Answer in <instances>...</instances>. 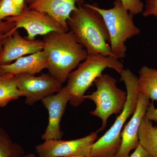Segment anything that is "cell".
Returning <instances> with one entry per match:
<instances>
[{
    "label": "cell",
    "instance_id": "6da1fadb",
    "mask_svg": "<svg viewBox=\"0 0 157 157\" xmlns=\"http://www.w3.org/2000/svg\"><path fill=\"white\" fill-rule=\"evenodd\" d=\"M67 23L69 31L85 48L88 56L101 54L116 57L110 49V37L107 25L98 11L86 4L77 5Z\"/></svg>",
    "mask_w": 157,
    "mask_h": 157
},
{
    "label": "cell",
    "instance_id": "7a4b0ae2",
    "mask_svg": "<svg viewBox=\"0 0 157 157\" xmlns=\"http://www.w3.org/2000/svg\"><path fill=\"white\" fill-rule=\"evenodd\" d=\"M42 40L48 73L63 84L69 74L87 58V52L70 31L51 32L44 36Z\"/></svg>",
    "mask_w": 157,
    "mask_h": 157
},
{
    "label": "cell",
    "instance_id": "3957f363",
    "mask_svg": "<svg viewBox=\"0 0 157 157\" xmlns=\"http://www.w3.org/2000/svg\"><path fill=\"white\" fill-rule=\"evenodd\" d=\"M120 75L121 80L124 82L126 88V102L111 128L93 144L90 157L115 156L120 147L123 127L136 109L140 91L138 77L129 69H124Z\"/></svg>",
    "mask_w": 157,
    "mask_h": 157
},
{
    "label": "cell",
    "instance_id": "277c9868",
    "mask_svg": "<svg viewBox=\"0 0 157 157\" xmlns=\"http://www.w3.org/2000/svg\"><path fill=\"white\" fill-rule=\"evenodd\" d=\"M107 68L113 69L120 74L124 66L119 59L113 57L101 54L88 56L77 69L68 76L64 88L70 96V105L77 107L84 101L86 92Z\"/></svg>",
    "mask_w": 157,
    "mask_h": 157
},
{
    "label": "cell",
    "instance_id": "5b68a950",
    "mask_svg": "<svg viewBox=\"0 0 157 157\" xmlns=\"http://www.w3.org/2000/svg\"><path fill=\"white\" fill-rule=\"evenodd\" d=\"M86 4L98 11L104 18L109 33L112 53L119 59L124 58L127 52L126 42L140 33L134 22V15L125 8L120 0H115L113 7L108 9H101L96 3Z\"/></svg>",
    "mask_w": 157,
    "mask_h": 157
},
{
    "label": "cell",
    "instance_id": "8992f818",
    "mask_svg": "<svg viewBox=\"0 0 157 157\" xmlns=\"http://www.w3.org/2000/svg\"><path fill=\"white\" fill-rule=\"evenodd\" d=\"M94 82L97 90L84 97L96 104V109L90 113L102 121L101 126L97 131L99 133L106 128L110 116L120 114L126 102L127 95V92L117 87V80L109 74H101Z\"/></svg>",
    "mask_w": 157,
    "mask_h": 157
},
{
    "label": "cell",
    "instance_id": "52a82bcc",
    "mask_svg": "<svg viewBox=\"0 0 157 157\" xmlns=\"http://www.w3.org/2000/svg\"><path fill=\"white\" fill-rule=\"evenodd\" d=\"M5 20L15 23L12 33L18 29H24L28 34L26 39L29 40H35L37 36H45L51 32H67L49 14L30 9L27 5L21 14L6 17Z\"/></svg>",
    "mask_w": 157,
    "mask_h": 157
},
{
    "label": "cell",
    "instance_id": "ba28073f",
    "mask_svg": "<svg viewBox=\"0 0 157 157\" xmlns=\"http://www.w3.org/2000/svg\"><path fill=\"white\" fill-rule=\"evenodd\" d=\"M98 134L92 132L75 140H45L36 146V152L39 157H90L91 147L98 140Z\"/></svg>",
    "mask_w": 157,
    "mask_h": 157
},
{
    "label": "cell",
    "instance_id": "9c48e42d",
    "mask_svg": "<svg viewBox=\"0 0 157 157\" xmlns=\"http://www.w3.org/2000/svg\"><path fill=\"white\" fill-rule=\"evenodd\" d=\"M17 88L25 97V104L33 105L48 96L59 92L62 84L50 74L39 76L27 73L15 75Z\"/></svg>",
    "mask_w": 157,
    "mask_h": 157
},
{
    "label": "cell",
    "instance_id": "30bf717a",
    "mask_svg": "<svg viewBox=\"0 0 157 157\" xmlns=\"http://www.w3.org/2000/svg\"><path fill=\"white\" fill-rule=\"evenodd\" d=\"M150 103V99L140 91L136 109L132 118L126 124L122 131L120 147L114 157H129L132 150L135 149L140 144L138 129Z\"/></svg>",
    "mask_w": 157,
    "mask_h": 157
},
{
    "label": "cell",
    "instance_id": "8fae6325",
    "mask_svg": "<svg viewBox=\"0 0 157 157\" xmlns=\"http://www.w3.org/2000/svg\"><path fill=\"white\" fill-rule=\"evenodd\" d=\"M69 101L70 96L64 87L56 94L42 100L48 113V126L41 137L43 140H58L63 137V133L61 130L60 124Z\"/></svg>",
    "mask_w": 157,
    "mask_h": 157
},
{
    "label": "cell",
    "instance_id": "7c38bea8",
    "mask_svg": "<svg viewBox=\"0 0 157 157\" xmlns=\"http://www.w3.org/2000/svg\"><path fill=\"white\" fill-rule=\"evenodd\" d=\"M43 40H29L21 37L16 30L4 39L0 53V65L11 64L24 56L43 50Z\"/></svg>",
    "mask_w": 157,
    "mask_h": 157
},
{
    "label": "cell",
    "instance_id": "4fadbf2b",
    "mask_svg": "<svg viewBox=\"0 0 157 157\" xmlns=\"http://www.w3.org/2000/svg\"><path fill=\"white\" fill-rule=\"evenodd\" d=\"M85 0H38L29 5L30 9L45 12L59 22L67 32V21L78 5L85 4Z\"/></svg>",
    "mask_w": 157,
    "mask_h": 157
},
{
    "label": "cell",
    "instance_id": "5bb4252c",
    "mask_svg": "<svg viewBox=\"0 0 157 157\" xmlns=\"http://www.w3.org/2000/svg\"><path fill=\"white\" fill-rule=\"evenodd\" d=\"M1 66L6 74L15 76L20 73H27L35 75L47 69L48 62L46 54L42 50L27 56L21 57L9 64Z\"/></svg>",
    "mask_w": 157,
    "mask_h": 157
},
{
    "label": "cell",
    "instance_id": "9a60e30c",
    "mask_svg": "<svg viewBox=\"0 0 157 157\" xmlns=\"http://www.w3.org/2000/svg\"><path fill=\"white\" fill-rule=\"evenodd\" d=\"M138 135L140 145L151 157H157V127L145 115L140 123Z\"/></svg>",
    "mask_w": 157,
    "mask_h": 157
},
{
    "label": "cell",
    "instance_id": "2e32d148",
    "mask_svg": "<svg viewBox=\"0 0 157 157\" xmlns=\"http://www.w3.org/2000/svg\"><path fill=\"white\" fill-rule=\"evenodd\" d=\"M138 81L140 91L152 102H157V69L142 66L139 71Z\"/></svg>",
    "mask_w": 157,
    "mask_h": 157
},
{
    "label": "cell",
    "instance_id": "e0dca14e",
    "mask_svg": "<svg viewBox=\"0 0 157 157\" xmlns=\"http://www.w3.org/2000/svg\"><path fill=\"white\" fill-rule=\"evenodd\" d=\"M17 88L15 75L5 74L0 76V107H4L9 102L23 97Z\"/></svg>",
    "mask_w": 157,
    "mask_h": 157
},
{
    "label": "cell",
    "instance_id": "ac0fdd59",
    "mask_svg": "<svg viewBox=\"0 0 157 157\" xmlns=\"http://www.w3.org/2000/svg\"><path fill=\"white\" fill-rule=\"evenodd\" d=\"M25 154L24 147L14 142L0 126V157H21Z\"/></svg>",
    "mask_w": 157,
    "mask_h": 157
},
{
    "label": "cell",
    "instance_id": "d6986e66",
    "mask_svg": "<svg viewBox=\"0 0 157 157\" xmlns=\"http://www.w3.org/2000/svg\"><path fill=\"white\" fill-rule=\"evenodd\" d=\"M23 10L16 6L12 0H1L0 2V20H5L6 17L20 15Z\"/></svg>",
    "mask_w": 157,
    "mask_h": 157
},
{
    "label": "cell",
    "instance_id": "ffe728a7",
    "mask_svg": "<svg viewBox=\"0 0 157 157\" xmlns=\"http://www.w3.org/2000/svg\"><path fill=\"white\" fill-rule=\"evenodd\" d=\"M126 9L133 15L143 12L144 4L142 0H120Z\"/></svg>",
    "mask_w": 157,
    "mask_h": 157
},
{
    "label": "cell",
    "instance_id": "44dd1931",
    "mask_svg": "<svg viewBox=\"0 0 157 157\" xmlns=\"http://www.w3.org/2000/svg\"><path fill=\"white\" fill-rule=\"evenodd\" d=\"M15 27V24L14 22L0 20V53L2 49L4 39L11 35Z\"/></svg>",
    "mask_w": 157,
    "mask_h": 157
},
{
    "label": "cell",
    "instance_id": "7402d4cb",
    "mask_svg": "<svg viewBox=\"0 0 157 157\" xmlns=\"http://www.w3.org/2000/svg\"><path fill=\"white\" fill-rule=\"evenodd\" d=\"M142 15L145 17L157 16V0H144Z\"/></svg>",
    "mask_w": 157,
    "mask_h": 157
},
{
    "label": "cell",
    "instance_id": "603a6c76",
    "mask_svg": "<svg viewBox=\"0 0 157 157\" xmlns=\"http://www.w3.org/2000/svg\"><path fill=\"white\" fill-rule=\"evenodd\" d=\"M145 116L151 121H153L157 123V108L155 107L153 102L150 103L147 109Z\"/></svg>",
    "mask_w": 157,
    "mask_h": 157
},
{
    "label": "cell",
    "instance_id": "cb8c5ba5",
    "mask_svg": "<svg viewBox=\"0 0 157 157\" xmlns=\"http://www.w3.org/2000/svg\"><path fill=\"white\" fill-rule=\"evenodd\" d=\"M129 157H151V156L139 144Z\"/></svg>",
    "mask_w": 157,
    "mask_h": 157
},
{
    "label": "cell",
    "instance_id": "d4e9b609",
    "mask_svg": "<svg viewBox=\"0 0 157 157\" xmlns=\"http://www.w3.org/2000/svg\"><path fill=\"white\" fill-rule=\"evenodd\" d=\"M14 4L20 9L24 10L26 4L25 0H12Z\"/></svg>",
    "mask_w": 157,
    "mask_h": 157
},
{
    "label": "cell",
    "instance_id": "484cf974",
    "mask_svg": "<svg viewBox=\"0 0 157 157\" xmlns=\"http://www.w3.org/2000/svg\"><path fill=\"white\" fill-rule=\"evenodd\" d=\"M21 157H36L34 154L29 153L27 154H25Z\"/></svg>",
    "mask_w": 157,
    "mask_h": 157
},
{
    "label": "cell",
    "instance_id": "4316f807",
    "mask_svg": "<svg viewBox=\"0 0 157 157\" xmlns=\"http://www.w3.org/2000/svg\"><path fill=\"white\" fill-rule=\"evenodd\" d=\"M6 74V73H5L2 68V66H1V65H0V76H3V75H5Z\"/></svg>",
    "mask_w": 157,
    "mask_h": 157
},
{
    "label": "cell",
    "instance_id": "83f0119b",
    "mask_svg": "<svg viewBox=\"0 0 157 157\" xmlns=\"http://www.w3.org/2000/svg\"><path fill=\"white\" fill-rule=\"evenodd\" d=\"M38 0H25L27 2L29 3V4H33V3L36 2Z\"/></svg>",
    "mask_w": 157,
    "mask_h": 157
},
{
    "label": "cell",
    "instance_id": "f1b7e54d",
    "mask_svg": "<svg viewBox=\"0 0 157 157\" xmlns=\"http://www.w3.org/2000/svg\"><path fill=\"white\" fill-rule=\"evenodd\" d=\"M85 157V156H72V157Z\"/></svg>",
    "mask_w": 157,
    "mask_h": 157
},
{
    "label": "cell",
    "instance_id": "f546056e",
    "mask_svg": "<svg viewBox=\"0 0 157 157\" xmlns=\"http://www.w3.org/2000/svg\"><path fill=\"white\" fill-rule=\"evenodd\" d=\"M156 17V18H157V17Z\"/></svg>",
    "mask_w": 157,
    "mask_h": 157
}]
</instances>
